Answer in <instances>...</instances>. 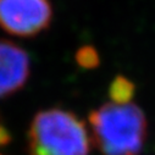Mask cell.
<instances>
[{"label":"cell","mask_w":155,"mask_h":155,"mask_svg":"<svg viewBox=\"0 0 155 155\" xmlns=\"http://www.w3.org/2000/svg\"><path fill=\"white\" fill-rule=\"evenodd\" d=\"M53 21L50 0H0V28L21 38H32Z\"/></svg>","instance_id":"cell-3"},{"label":"cell","mask_w":155,"mask_h":155,"mask_svg":"<svg viewBox=\"0 0 155 155\" xmlns=\"http://www.w3.org/2000/svg\"><path fill=\"white\" fill-rule=\"evenodd\" d=\"M31 74L27 51L17 44L0 39V99L21 91Z\"/></svg>","instance_id":"cell-4"},{"label":"cell","mask_w":155,"mask_h":155,"mask_svg":"<svg viewBox=\"0 0 155 155\" xmlns=\"http://www.w3.org/2000/svg\"><path fill=\"white\" fill-rule=\"evenodd\" d=\"M92 139L103 155H137L147 139L148 121L134 103L109 101L89 114Z\"/></svg>","instance_id":"cell-1"},{"label":"cell","mask_w":155,"mask_h":155,"mask_svg":"<svg viewBox=\"0 0 155 155\" xmlns=\"http://www.w3.org/2000/svg\"><path fill=\"white\" fill-rule=\"evenodd\" d=\"M10 142V133L5 128V126L0 122V147H4Z\"/></svg>","instance_id":"cell-7"},{"label":"cell","mask_w":155,"mask_h":155,"mask_svg":"<svg viewBox=\"0 0 155 155\" xmlns=\"http://www.w3.org/2000/svg\"><path fill=\"white\" fill-rule=\"evenodd\" d=\"M76 61L83 68H93L99 65V55L92 47H82L76 53Z\"/></svg>","instance_id":"cell-6"},{"label":"cell","mask_w":155,"mask_h":155,"mask_svg":"<svg viewBox=\"0 0 155 155\" xmlns=\"http://www.w3.org/2000/svg\"><path fill=\"white\" fill-rule=\"evenodd\" d=\"M134 95V84L124 76H117L109 88L110 101L117 104L131 103Z\"/></svg>","instance_id":"cell-5"},{"label":"cell","mask_w":155,"mask_h":155,"mask_svg":"<svg viewBox=\"0 0 155 155\" xmlns=\"http://www.w3.org/2000/svg\"><path fill=\"white\" fill-rule=\"evenodd\" d=\"M27 138L29 155H89L91 151L86 124L76 114L60 107L37 112Z\"/></svg>","instance_id":"cell-2"}]
</instances>
